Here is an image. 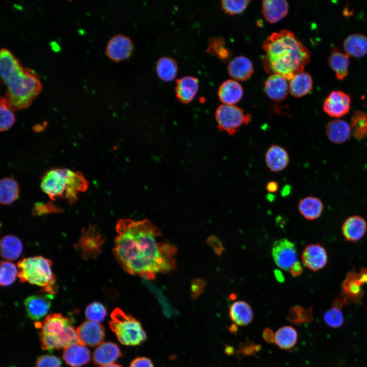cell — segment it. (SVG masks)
Instances as JSON below:
<instances>
[{
    "instance_id": "1",
    "label": "cell",
    "mask_w": 367,
    "mask_h": 367,
    "mask_svg": "<svg viewBox=\"0 0 367 367\" xmlns=\"http://www.w3.org/2000/svg\"><path fill=\"white\" fill-rule=\"evenodd\" d=\"M116 229L118 235L114 253L126 272L149 280L156 273L175 269L177 249L174 245L157 242L161 232L150 221L123 219L118 221Z\"/></svg>"
},
{
    "instance_id": "2",
    "label": "cell",
    "mask_w": 367,
    "mask_h": 367,
    "mask_svg": "<svg viewBox=\"0 0 367 367\" xmlns=\"http://www.w3.org/2000/svg\"><path fill=\"white\" fill-rule=\"evenodd\" d=\"M266 54L261 59L267 73L282 75L290 81L303 71L310 61V52L294 34L287 30L273 33L263 43Z\"/></svg>"
},
{
    "instance_id": "3",
    "label": "cell",
    "mask_w": 367,
    "mask_h": 367,
    "mask_svg": "<svg viewBox=\"0 0 367 367\" xmlns=\"http://www.w3.org/2000/svg\"><path fill=\"white\" fill-rule=\"evenodd\" d=\"M0 74L7 88L6 98L13 111L29 107L41 91V84L37 73L23 67L6 48L1 50Z\"/></svg>"
},
{
    "instance_id": "4",
    "label": "cell",
    "mask_w": 367,
    "mask_h": 367,
    "mask_svg": "<svg viewBox=\"0 0 367 367\" xmlns=\"http://www.w3.org/2000/svg\"><path fill=\"white\" fill-rule=\"evenodd\" d=\"M51 260L41 256L24 258L17 264L18 276L21 282L41 287L42 291L53 295L57 291Z\"/></svg>"
},
{
    "instance_id": "5",
    "label": "cell",
    "mask_w": 367,
    "mask_h": 367,
    "mask_svg": "<svg viewBox=\"0 0 367 367\" xmlns=\"http://www.w3.org/2000/svg\"><path fill=\"white\" fill-rule=\"evenodd\" d=\"M109 326L118 341L125 346H135L144 342L146 334L140 323L132 316L116 308L111 314Z\"/></svg>"
},
{
    "instance_id": "6",
    "label": "cell",
    "mask_w": 367,
    "mask_h": 367,
    "mask_svg": "<svg viewBox=\"0 0 367 367\" xmlns=\"http://www.w3.org/2000/svg\"><path fill=\"white\" fill-rule=\"evenodd\" d=\"M215 116L219 130L229 135L235 134L242 125L248 124L252 118L250 114H245L241 108L225 104L217 108Z\"/></svg>"
},
{
    "instance_id": "7",
    "label": "cell",
    "mask_w": 367,
    "mask_h": 367,
    "mask_svg": "<svg viewBox=\"0 0 367 367\" xmlns=\"http://www.w3.org/2000/svg\"><path fill=\"white\" fill-rule=\"evenodd\" d=\"M105 239L96 225L90 224L82 229L81 237L74 247L85 260L93 259L101 253Z\"/></svg>"
},
{
    "instance_id": "8",
    "label": "cell",
    "mask_w": 367,
    "mask_h": 367,
    "mask_svg": "<svg viewBox=\"0 0 367 367\" xmlns=\"http://www.w3.org/2000/svg\"><path fill=\"white\" fill-rule=\"evenodd\" d=\"M68 169H51L41 177L40 187L42 191L52 200L64 198L67 184Z\"/></svg>"
},
{
    "instance_id": "9",
    "label": "cell",
    "mask_w": 367,
    "mask_h": 367,
    "mask_svg": "<svg viewBox=\"0 0 367 367\" xmlns=\"http://www.w3.org/2000/svg\"><path fill=\"white\" fill-rule=\"evenodd\" d=\"M272 255L275 263L285 271L297 261V254L295 244L286 239L275 241L272 248Z\"/></svg>"
},
{
    "instance_id": "10",
    "label": "cell",
    "mask_w": 367,
    "mask_h": 367,
    "mask_svg": "<svg viewBox=\"0 0 367 367\" xmlns=\"http://www.w3.org/2000/svg\"><path fill=\"white\" fill-rule=\"evenodd\" d=\"M134 49L131 39L123 34H117L109 41L106 47L108 57L115 62L125 60L130 57Z\"/></svg>"
},
{
    "instance_id": "11",
    "label": "cell",
    "mask_w": 367,
    "mask_h": 367,
    "mask_svg": "<svg viewBox=\"0 0 367 367\" xmlns=\"http://www.w3.org/2000/svg\"><path fill=\"white\" fill-rule=\"evenodd\" d=\"M350 104V97L347 93L340 90H334L325 98L323 110L329 116L339 118L349 112Z\"/></svg>"
},
{
    "instance_id": "12",
    "label": "cell",
    "mask_w": 367,
    "mask_h": 367,
    "mask_svg": "<svg viewBox=\"0 0 367 367\" xmlns=\"http://www.w3.org/2000/svg\"><path fill=\"white\" fill-rule=\"evenodd\" d=\"M80 343L90 347L100 345L105 337L103 327L99 323L86 321L76 330Z\"/></svg>"
},
{
    "instance_id": "13",
    "label": "cell",
    "mask_w": 367,
    "mask_h": 367,
    "mask_svg": "<svg viewBox=\"0 0 367 367\" xmlns=\"http://www.w3.org/2000/svg\"><path fill=\"white\" fill-rule=\"evenodd\" d=\"M302 260L308 269L318 271L327 264L328 255L325 249L319 243L307 246L303 251Z\"/></svg>"
},
{
    "instance_id": "14",
    "label": "cell",
    "mask_w": 367,
    "mask_h": 367,
    "mask_svg": "<svg viewBox=\"0 0 367 367\" xmlns=\"http://www.w3.org/2000/svg\"><path fill=\"white\" fill-rule=\"evenodd\" d=\"M53 295H37L30 296L24 300V307L29 317L33 320H39L48 312Z\"/></svg>"
},
{
    "instance_id": "15",
    "label": "cell",
    "mask_w": 367,
    "mask_h": 367,
    "mask_svg": "<svg viewBox=\"0 0 367 367\" xmlns=\"http://www.w3.org/2000/svg\"><path fill=\"white\" fill-rule=\"evenodd\" d=\"M72 321L59 313L47 315L42 322H37L35 326L41 329L40 332L61 336L66 328L72 325Z\"/></svg>"
},
{
    "instance_id": "16",
    "label": "cell",
    "mask_w": 367,
    "mask_h": 367,
    "mask_svg": "<svg viewBox=\"0 0 367 367\" xmlns=\"http://www.w3.org/2000/svg\"><path fill=\"white\" fill-rule=\"evenodd\" d=\"M288 81L285 78L278 74H271L266 79L265 91L267 96L273 101L278 102L284 100L289 92Z\"/></svg>"
},
{
    "instance_id": "17",
    "label": "cell",
    "mask_w": 367,
    "mask_h": 367,
    "mask_svg": "<svg viewBox=\"0 0 367 367\" xmlns=\"http://www.w3.org/2000/svg\"><path fill=\"white\" fill-rule=\"evenodd\" d=\"M199 90V81L191 75L182 76L176 81L175 92L181 102L188 103L196 96Z\"/></svg>"
},
{
    "instance_id": "18",
    "label": "cell",
    "mask_w": 367,
    "mask_h": 367,
    "mask_svg": "<svg viewBox=\"0 0 367 367\" xmlns=\"http://www.w3.org/2000/svg\"><path fill=\"white\" fill-rule=\"evenodd\" d=\"M64 349L63 359L70 366H81L87 363L91 359L90 350L81 343H75Z\"/></svg>"
},
{
    "instance_id": "19",
    "label": "cell",
    "mask_w": 367,
    "mask_h": 367,
    "mask_svg": "<svg viewBox=\"0 0 367 367\" xmlns=\"http://www.w3.org/2000/svg\"><path fill=\"white\" fill-rule=\"evenodd\" d=\"M88 187V182L81 172H74L68 169L67 184L64 198L70 204H73L77 200V195L85 192Z\"/></svg>"
},
{
    "instance_id": "20",
    "label": "cell",
    "mask_w": 367,
    "mask_h": 367,
    "mask_svg": "<svg viewBox=\"0 0 367 367\" xmlns=\"http://www.w3.org/2000/svg\"><path fill=\"white\" fill-rule=\"evenodd\" d=\"M253 70L251 61L243 56L233 58L227 66L229 76L235 81H244L248 80L252 75Z\"/></svg>"
},
{
    "instance_id": "21",
    "label": "cell",
    "mask_w": 367,
    "mask_h": 367,
    "mask_svg": "<svg viewBox=\"0 0 367 367\" xmlns=\"http://www.w3.org/2000/svg\"><path fill=\"white\" fill-rule=\"evenodd\" d=\"M265 161L272 172H279L285 169L289 164L290 158L287 151L282 147L271 145L265 154Z\"/></svg>"
},
{
    "instance_id": "22",
    "label": "cell",
    "mask_w": 367,
    "mask_h": 367,
    "mask_svg": "<svg viewBox=\"0 0 367 367\" xmlns=\"http://www.w3.org/2000/svg\"><path fill=\"white\" fill-rule=\"evenodd\" d=\"M289 5L284 0H265L262 3V12L265 19L275 23L283 19L287 14Z\"/></svg>"
},
{
    "instance_id": "23",
    "label": "cell",
    "mask_w": 367,
    "mask_h": 367,
    "mask_svg": "<svg viewBox=\"0 0 367 367\" xmlns=\"http://www.w3.org/2000/svg\"><path fill=\"white\" fill-rule=\"evenodd\" d=\"M218 95L223 104L234 105L242 98L243 89L237 81L227 80L219 86Z\"/></svg>"
},
{
    "instance_id": "24",
    "label": "cell",
    "mask_w": 367,
    "mask_h": 367,
    "mask_svg": "<svg viewBox=\"0 0 367 367\" xmlns=\"http://www.w3.org/2000/svg\"><path fill=\"white\" fill-rule=\"evenodd\" d=\"M367 229L365 220L359 216L348 217L343 223L342 232L346 240L356 242L360 240Z\"/></svg>"
},
{
    "instance_id": "25",
    "label": "cell",
    "mask_w": 367,
    "mask_h": 367,
    "mask_svg": "<svg viewBox=\"0 0 367 367\" xmlns=\"http://www.w3.org/2000/svg\"><path fill=\"white\" fill-rule=\"evenodd\" d=\"M326 134L328 140L334 144L346 142L352 134L350 125L341 119L330 121L326 128Z\"/></svg>"
},
{
    "instance_id": "26",
    "label": "cell",
    "mask_w": 367,
    "mask_h": 367,
    "mask_svg": "<svg viewBox=\"0 0 367 367\" xmlns=\"http://www.w3.org/2000/svg\"><path fill=\"white\" fill-rule=\"evenodd\" d=\"M121 356V350L116 344L104 342L95 349L93 360L96 364L103 366L113 363Z\"/></svg>"
},
{
    "instance_id": "27",
    "label": "cell",
    "mask_w": 367,
    "mask_h": 367,
    "mask_svg": "<svg viewBox=\"0 0 367 367\" xmlns=\"http://www.w3.org/2000/svg\"><path fill=\"white\" fill-rule=\"evenodd\" d=\"M313 85L311 75L302 71L295 75L289 81V92L294 97L299 98L308 94Z\"/></svg>"
},
{
    "instance_id": "28",
    "label": "cell",
    "mask_w": 367,
    "mask_h": 367,
    "mask_svg": "<svg viewBox=\"0 0 367 367\" xmlns=\"http://www.w3.org/2000/svg\"><path fill=\"white\" fill-rule=\"evenodd\" d=\"M229 317L237 325L246 326L250 324L253 319L252 309L245 301H237L230 306Z\"/></svg>"
},
{
    "instance_id": "29",
    "label": "cell",
    "mask_w": 367,
    "mask_h": 367,
    "mask_svg": "<svg viewBox=\"0 0 367 367\" xmlns=\"http://www.w3.org/2000/svg\"><path fill=\"white\" fill-rule=\"evenodd\" d=\"M346 53L354 57H362L367 54V37L360 33H354L344 41Z\"/></svg>"
},
{
    "instance_id": "30",
    "label": "cell",
    "mask_w": 367,
    "mask_h": 367,
    "mask_svg": "<svg viewBox=\"0 0 367 367\" xmlns=\"http://www.w3.org/2000/svg\"><path fill=\"white\" fill-rule=\"evenodd\" d=\"M323 209L324 205L321 199L311 196L301 199L298 204V209L301 215L309 220L319 218Z\"/></svg>"
},
{
    "instance_id": "31",
    "label": "cell",
    "mask_w": 367,
    "mask_h": 367,
    "mask_svg": "<svg viewBox=\"0 0 367 367\" xmlns=\"http://www.w3.org/2000/svg\"><path fill=\"white\" fill-rule=\"evenodd\" d=\"M349 56L340 50L333 49L329 57L328 63L334 71L337 79L342 80L347 75L349 65Z\"/></svg>"
},
{
    "instance_id": "32",
    "label": "cell",
    "mask_w": 367,
    "mask_h": 367,
    "mask_svg": "<svg viewBox=\"0 0 367 367\" xmlns=\"http://www.w3.org/2000/svg\"><path fill=\"white\" fill-rule=\"evenodd\" d=\"M358 275L354 272L349 273L342 284L343 293L347 300L359 301L362 294L361 286L363 284Z\"/></svg>"
},
{
    "instance_id": "33",
    "label": "cell",
    "mask_w": 367,
    "mask_h": 367,
    "mask_svg": "<svg viewBox=\"0 0 367 367\" xmlns=\"http://www.w3.org/2000/svg\"><path fill=\"white\" fill-rule=\"evenodd\" d=\"M22 250V244L16 237L8 235L1 241V256L7 260H14L19 257Z\"/></svg>"
},
{
    "instance_id": "34",
    "label": "cell",
    "mask_w": 367,
    "mask_h": 367,
    "mask_svg": "<svg viewBox=\"0 0 367 367\" xmlns=\"http://www.w3.org/2000/svg\"><path fill=\"white\" fill-rule=\"evenodd\" d=\"M155 71L161 80L165 82H170L176 76L178 64L172 58L162 57L156 63Z\"/></svg>"
},
{
    "instance_id": "35",
    "label": "cell",
    "mask_w": 367,
    "mask_h": 367,
    "mask_svg": "<svg viewBox=\"0 0 367 367\" xmlns=\"http://www.w3.org/2000/svg\"><path fill=\"white\" fill-rule=\"evenodd\" d=\"M19 186L13 178L5 177L0 182V201L4 205L10 204L19 197Z\"/></svg>"
},
{
    "instance_id": "36",
    "label": "cell",
    "mask_w": 367,
    "mask_h": 367,
    "mask_svg": "<svg viewBox=\"0 0 367 367\" xmlns=\"http://www.w3.org/2000/svg\"><path fill=\"white\" fill-rule=\"evenodd\" d=\"M297 339V332L291 326H285L280 328L274 335L275 343L283 350L291 349L296 345Z\"/></svg>"
},
{
    "instance_id": "37",
    "label": "cell",
    "mask_w": 367,
    "mask_h": 367,
    "mask_svg": "<svg viewBox=\"0 0 367 367\" xmlns=\"http://www.w3.org/2000/svg\"><path fill=\"white\" fill-rule=\"evenodd\" d=\"M350 126L352 134L356 139L365 138L367 136V113L355 111L352 116Z\"/></svg>"
},
{
    "instance_id": "38",
    "label": "cell",
    "mask_w": 367,
    "mask_h": 367,
    "mask_svg": "<svg viewBox=\"0 0 367 367\" xmlns=\"http://www.w3.org/2000/svg\"><path fill=\"white\" fill-rule=\"evenodd\" d=\"M206 51L222 61H226L230 56L224 39L220 36L209 39Z\"/></svg>"
},
{
    "instance_id": "39",
    "label": "cell",
    "mask_w": 367,
    "mask_h": 367,
    "mask_svg": "<svg viewBox=\"0 0 367 367\" xmlns=\"http://www.w3.org/2000/svg\"><path fill=\"white\" fill-rule=\"evenodd\" d=\"M342 305L343 301L339 299H337L333 303L332 307L325 312L324 319L327 325L333 328H337L343 325L344 318L340 310Z\"/></svg>"
},
{
    "instance_id": "40",
    "label": "cell",
    "mask_w": 367,
    "mask_h": 367,
    "mask_svg": "<svg viewBox=\"0 0 367 367\" xmlns=\"http://www.w3.org/2000/svg\"><path fill=\"white\" fill-rule=\"evenodd\" d=\"M13 110L9 106L6 98L1 97L0 101V129L1 132L10 129L15 121Z\"/></svg>"
},
{
    "instance_id": "41",
    "label": "cell",
    "mask_w": 367,
    "mask_h": 367,
    "mask_svg": "<svg viewBox=\"0 0 367 367\" xmlns=\"http://www.w3.org/2000/svg\"><path fill=\"white\" fill-rule=\"evenodd\" d=\"M286 319L296 325L309 322L312 319L311 309L310 308L306 309L299 305L294 306L289 310Z\"/></svg>"
},
{
    "instance_id": "42",
    "label": "cell",
    "mask_w": 367,
    "mask_h": 367,
    "mask_svg": "<svg viewBox=\"0 0 367 367\" xmlns=\"http://www.w3.org/2000/svg\"><path fill=\"white\" fill-rule=\"evenodd\" d=\"M18 276V269L11 262L3 261L0 268V283L2 286L11 284Z\"/></svg>"
},
{
    "instance_id": "43",
    "label": "cell",
    "mask_w": 367,
    "mask_h": 367,
    "mask_svg": "<svg viewBox=\"0 0 367 367\" xmlns=\"http://www.w3.org/2000/svg\"><path fill=\"white\" fill-rule=\"evenodd\" d=\"M107 314V309L101 303L94 302L86 308L85 315L87 319L92 322L99 323L103 321Z\"/></svg>"
},
{
    "instance_id": "44",
    "label": "cell",
    "mask_w": 367,
    "mask_h": 367,
    "mask_svg": "<svg viewBox=\"0 0 367 367\" xmlns=\"http://www.w3.org/2000/svg\"><path fill=\"white\" fill-rule=\"evenodd\" d=\"M250 2L248 0H223L221 1V7L225 13L234 15L244 12Z\"/></svg>"
},
{
    "instance_id": "45",
    "label": "cell",
    "mask_w": 367,
    "mask_h": 367,
    "mask_svg": "<svg viewBox=\"0 0 367 367\" xmlns=\"http://www.w3.org/2000/svg\"><path fill=\"white\" fill-rule=\"evenodd\" d=\"M261 350V346L250 340L240 343L235 351L238 357L240 358L248 356H256Z\"/></svg>"
},
{
    "instance_id": "46",
    "label": "cell",
    "mask_w": 367,
    "mask_h": 367,
    "mask_svg": "<svg viewBox=\"0 0 367 367\" xmlns=\"http://www.w3.org/2000/svg\"><path fill=\"white\" fill-rule=\"evenodd\" d=\"M60 359L54 355H43L36 361L35 367H61Z\"/></svg>"
},
{
    "instance_id": "47",
    "label": "cell",
    "mask_w": 367,
    "mask_h": 367,
    "mask_svg": "<svg viewBox=\"0 0 367 367\" xmlns=\"http://www.w3.org/2000/svg\"><path fill=\"white\" fill-rule=\"evenodd\" d=\"M61 209L58 208L51 202L46 203L38 202L35 204L33 209L34 215H41L50 213L60 212Z\"/></svg>"
},
{
    "instance_id": "48",
    "label": "cell",
    "mask_w": 367,
    "mask_h": 367,
    "mask_svg": "<svg viewBox=\"0 0 367 367\" xmlns=\"http://www.w3.org/2000/svg\"><path fill=\"white\" fill-rule=\"evenodd\" d=\"M143 281L145 284L148 287V289L150 290V291H151L159 299L162 304L163 305L164 309L167 312H171L172 311V308L168 304V302H167L166 298L161 291L149 280L144 279Z\"/></svg>"
},
{
    "instance_id": "49",
    "label": "cell",
    "mask_w": 367,
    "mask_h": 367,
    "mask_svg": "<svg viewBox=\"0 0 367 367\" xmlns=\"http://www.w3.org/2000/svg\"><path fill=\"white\" fill-rule=\"evenodd\" d=\"M206 243L218 256L221 255L224 251L225 248L221 241L216 236L209 237L206 240Z\"/></svg>"
},
{
    "instance_id": "50",
    "label": "cell",
    "mask_w": 367,
    "mask_h": 367,
    "mask_svg": "<svg viewBox=\"0 0 367 367\" xmlns=\"http://www.w3.org/2000/svg\"><path fill=\"white\" fill-rule=\"evenodd\" d=\"M205 282L201 279H195L192 282V296L193 298L198 297L204 292Z\"/></svg>"
},
{
    "instance_id": "51",
    "label": "cell",
    "mask_w": 367,
    "mask_h": 367,
    "mask_svg": "<svg viewBox=\"0 0 367 367\" xmlns=\"http://www.w3.org/2000/svg\"><path fill=\"white\" fill-rule=\"evenodd\" d=\"M129 367H154L152 361L145 357H139L134 359Z\"/></svg>"
},
{
    "instance_id": "52",
    "label": "cell",
    "mask_w": 367,
    "mask_h": 367,
    "mask_svg": "<svg viewBox=\"0 0 367 367\" xmlns=\"http://www.w3.org/2000/svg\"><path fill=\"white\" fill-rule=\"evenodd\" d=\"M290 272L293 276H298L303 272V268L299 261H297L290 269Z\"/></svg>"
},
{
    "instance_id": "53",
    "label": "cell",
    "mask_w": 367,
    "mask_h": 367,
    "mask_svg": "<svg viewBox=\"0 0 367 367\" xmlns=\"http://www.w3.org/2000/svg\"><path fill=\"white\" fill-rule=\"evenodd\" d=\"M263 336L265 340L269 343H272L274 342V335L272 330L269 328H266L264 329L263 332Z\"/></svg>"
},
{
    "instance_id": "54",
    "label": "cell",
    "mask_w": 367,
    "mask_h": 367,
    "mask_svg": "<svg viewBox=\"0 0 367 367\" xmlns=\"http://www.w3.org/2000/svg\"><path fill=\"white\" fill-rule=\"evenodd\" d=\"M266 188L269 192L274 193L278 189V184L275 181H270L267 183Z\"/></svg>"
},
{
    "instance_id": "55",
    "label": "cell",
    "mask_w": 367,
    "mask_h": 367,
    "mask_svg": "<svg viewBox=\"0 0 367 367\" xmlns=\"http://www.w3.org/2000/svg\"><path fill=\"white\" fill-rule=\"evenodd\" d=\"M274 274L277 281L280 282H283L284 281V276L279 270H276L274 271Z\"/></svg>"
},
{
    "instance_id": "56",
    "label": "cell",
    "mask_w": 367,
    "mask_h": 367,
    "mask_svg": "<svg viewBox=\"0 0 367 367\" xmlns=\"http://www.w3.org/2000/svg\"><path fill=\"white\" fill-rule=\"evenodd\" d=\"M235 350L233 347L229 345H225L224 349L225 353L228 355H233L235 353Z\"/></svg>"
},
{
    "instance_id": "57",
    "label": "cell",
    "mask_w": 367,
    "mask_h": 367,
    "mask_svg": "<svg viewBox=\"0 0 367 367\" xmlns=\"http://www.w3.org/2000/svg\"><path fill=\"white\" fill-rule=\"evenodd\" d=\"M228 329L231 333H235L238 330V326L235 323L229 326Z\"/></svg>"
},
{
    "instance_id": "58",
    "label": "cell",
    "mask_w": 367,
    "mask_h": 367,
    "mask_svg": "<svg viewBox=\"0 0 367 367\" xmlns=\"http://www.w3.org/2000/svg\"><path fill=\"white\" fill-rule=\"evenodd\" d=\"M290 189H291V188L290 187V186H288L284 187V188L282 191V193H281L282 195L286 196V195H288L290 192Z\"/></svg>"
},
{
    "instance_id": "59",
    "label": "cell",
    "mask_w": 367,
    "mask_h": 367,
    "mask_svg": "<svg viewBox=\"0 0 367 367\" xmlns=\"http://www.w3.org/2000/svg\"><path fill=\"white\" fill-rule=\"evenodd\" d=\"M44 125H42L40 124H37L34 127V130L36 132H39L43 129Z\"/></svg>"
},
{
    "instance_id": "60",
    "label": "cell",
    "mask_w": 367,
    "mask_h": 367,
    "mask_svg": "<svg viewBox=\"0 0 367 367\" xmlns=\"http://www.w3.org/2000/svg\"><path fill=\"white\" fill-rule=\"evenodd\" d=\"M101 367H122V366L120 364L113 363L112 364L101 366Z\"/></svg>"
},
{
    "instance_id": "61",
    "label": "cell",
    "mask_w": 367,
    "mask_h": 367,
    "mask_svg": "<svg viewBox=\"0 0 367 367\" xmlns=\"http://www.w3.org/2000/svg\"><path fill=\"white\" fill-rule=\"evenodd\" d=\"M235 298H236V295H234V294H232L230 295V296H229V298H230L231 300H234V299H235Z\"/></svg>"
}]
</instances>
